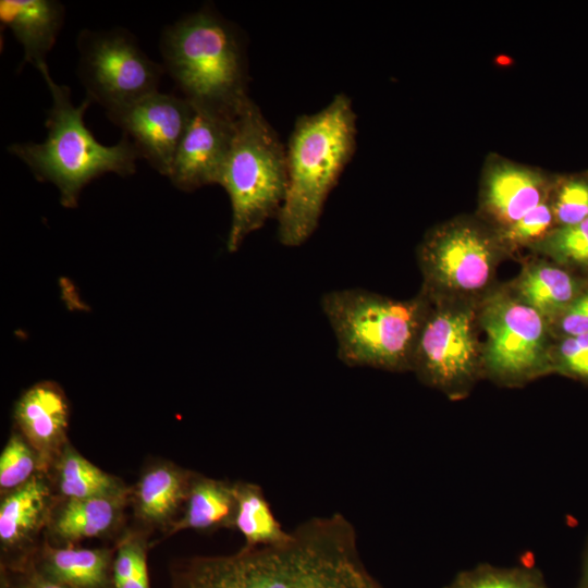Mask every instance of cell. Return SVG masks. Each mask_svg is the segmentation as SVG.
Segmentation results:
<instances>
[{
    "instance_id": "6da1fadb",
    "label": "cell",
    "mask_w": 588,
    "mask_h": 588,
    "mask_svg": "<svg viewBox=\"0 0 588 588\" xmlns=\"http://www.w3.org/2000/svg\"><path fill=\"white\" fill-rule=\"evenodd\" d=\"M171 588H383L364 564L354 525L315 516L280 543L197 555L171 569Z\"/></svg>"
},
{
    "instance_id": "7a4b0ae2",
    "label": "cell",
    "mask_w": 588,
    "mask_h": 588,
    "mask_svg": "<svg viewBox=\"0 0 588 588\" xmlns=\"http://www.w3.org/2000/svg\"><path fill=\"white\" fill-rule=\"evenodd\" d=\"M160 53L166 73L193 106L235 119L249 99L241 30L212 7L168 25Z\"/></svg>"
},
{
    "instance_id": "3957f363",
    "label": "cell",
    "mask_w": 588,
    "mask_h": 588,
    "mask_svg": "<svg viewBox=\"0 0 588 588\" xmlns=\"http://www.w3.org/2000/svg\"><path fill=\"white\" fill-rule=\"evenodd\" d=\"M356 134V113L345 94L296 119L286 149L287 189L277 217L283 245L299 246L315 232L328 195L355 154Z\"/></svg>"
},
{
    "instance_id": "277c9868",
    "label": "cell",
    "mask_w": 588,
    "mask_h": 588,
    "mask_svg": "<svg viewBox=\"0 0 588 588\" xmlns=\"http://www.w3.org/2000/svg\"><path fill=\"white\" fill-rule=\"evenodd\" d=\"M52 97L42 143H14L8 151L22 160L39 182L52 183L60 193L61 205L74 208L82 189L105 173L127 176L136 171L140 158L132 140L123 134L113 146L98 143L84 123V113L91 101L85 98L72 105L70 88L57 84L48 65L39 70Z\"/></svg>"
},
{
    "instance_id": "5b68a950",
    "label": "cell",
    "mask_w": 588,
    "mask_h": 588,
    "mask_svg": "<svg viewBox=\"0 0 588 588\" xmlns=\"http://www.w3.org/2000/svg\"><path fill=\"white\" fill-rule=\"evenodd\" d=\"M421 290L395 299L360 289L326 293L320 301L336 339L339 359L351 367L412 371L417 340L431 307Z\"/></svg>"
},
{
    "instance_id": "8992f818",
    "label": "cell",
    "mask_w": 588,
    "mask_h": 588,
    "mask_svg": "<svg viewBox=\"0 0 588 588\" xmlns=\"http://www.w3.org/2000/svg\"><path fill=\"white\" fill-rule=\"evenodd\" d=\"M228 193L230 253L265 222L278 217L287 189L286 149L249 98L234 120V135L220 184Z\"/></svg>"
},
{
    "instance_id": "52a82bcc",
    "label": "cell",
    "mask_w": 588,
    "mask_h": 588,
    "mask_svg": "<svg viewBox=\"0 0 588 588\" xmlns=\"http://www.w3.org/2000/svg\"><path fill=\"white\" fill-rule=\"evenodd\" d=\"M510 258L498 232L478 216H458L427 231L417 247L420 290L432 302L480 304Z\"/></svg>"
},
{
    "instance_id": "ba28073f",
    "label": "cell",
    "mask_w": 588,
    "mask_h": 588,
    "mask_svg": "<svg viewBox=\"0 0 588 588\" xmlns=\"http://www.w3.org/2000/svg\"><path fill=\"white\" fill-rule=\"evenodd\" d=\"M483 377L503 388H522L551 375L550 323L499 283L478 307Z\"/></svg>"
},
{
    "instance_id": "9c48e42d",
    "label": "cell",
    "mask_w": 588,
    "mask_h": 588,
    "mask_svg": "<svg viewBox=\"0 0 588 588\" xmlns=\"http://www.w3.org/2000/svg\"><path fill=\"white\" fill-rule=\"evenodd\" d=\"M478 307L432 302L417 340L412 372L451 401L466 399L485 379Z\"/></svg>"
},
{
    "instance_id": "30bf717a",
    "label": "cell",
    "mask_w": 588,
    "mask_h": 588,
    "mask_svg": "<svg viewBox=\"0 0 588 588\" xmlns=\"http://www.w3.org/2000/svg\"><path fill=\"white\" fill-rule=\"evenodd\" d=\"M77 75L86 98L106 111L158 91L166 70L140 48L125 28L82 29L76 39Z\"/></svg>"
},
{
    "instance_id": "8fae6325",
    "label": "cell",
    "mask_w": 588,
    "mask_h": 588,
    "mask_svg": "<svg viewBox=\"0 0 588 588\" xmlns=\"http://www.w3.org/2000/svg\"><path fill=\"white\" fill-rule=\"evenodd\" d=\"M192 114L187 99L159 90L107 111L108 119L132 140L140 158L167 177Z\"/></svg>"
},
{
    "instance_id": "7c38bea8",
    "label": "cell",
    "mask_w": 588,
    "mask_h": 588,
    "mask_svg": "<svg viewBox=\"0 0 588 588\" xmlns=\"http://www.w3.org/2000/svg\"><path fill=\"white\" fill-rule=\"evenodd\" d=\"M234 120L193 106L168 175L174 187L192 192L220 184L234 135Z\"/></svg>"
},
{
    "instance_id": "4fadbf2b",
    "label": "cell",
    "mask_w": 588,
    "mask_h": 588,
    "mask_svg": "<svg viewBox=\"0 0 588 588\" xmlns=\"http://www.w3.org/2000/svg\"><path fill=\"white\" fill-rule=\"evenodd\" d=\"M553 183L540 170L500 159L483 172L478 217L501 231L548 200Z\"/></svg>"
},
{
    "instance_id": "5bb4252c",
    "label": "cell",
    "mask_w": 588,
    "mask_h": 588,
    "mask_svg": "<svg viewBox=\"0 0 588 588\" xmlns=\"http://www.w3.org/2000/svg\"><path fill=\"white\" fill-rule=\"evenodd\" d=\"M13 418L46 470L69 443V403L63 390L52 381L34 384L16 401Z\"/></svg>"
},
{
    "instance_id": "9a60e30c",
    "label": "cell",
    "mask_w": 588,
    "mask_h": 588,
    "mask_svg": "<svg viewBox=\"0 0 588 588\" xmlns=\"http://www.w3.org/2000/svg\"><path fill=\"white\" fill-rule=\"evenodd\" d=\"M588 284V278L548 258L537 256L523 261L519 273L505 285L549 323L553 322Z\"/></svg>"
},
{
    "instance_id": "2e32d148",
    "label": "cell",
    "mask_w": 588,
    "mask_h": 588,
    "mask_svg": "<svg viewBox=\"0 0 588 588\" xmlns=\"http://www.w3.org/2000/svg\"><path fill=\"white\" fill-rule=\"evenodd\" d=\"M65 7L57 0H1L0 22L10 28L24 52L21 66L30 63L38 71L47 65L64 23Z\"/></svg>"
},
{
    "instance_id": "e0dca14e",
    "label": "cell",
    "mask_w": 588,
    "mask_h": 588,
    "mask_svg": "<svg viewBox=\"0 0 588 588\" xmlns=\"http://www.w3.org/2000/svg\"><path fill=\"white\" fill-rule=\"evenodd\" d=\"M193 475L169 462L145 468L132 494L136 517L148 526L168 530L182 512Z\"/></svg>"
},
{
    "instance_id": "ac0fdd59",
    "label": "cell",
    "mask_w": 588,
    "mask_h": 588,
    "mask_svg": "<svg viewBox=\"0 0 588 588\" xmlns=\"http://www.w3.org/2000/svg\"><path fill=\"white\" fill-rule=\"evenodd\" d=\"M52 512V492L40 474L4 494L0 505V542L4 549L28 543Z\"/></svg>"
},
{
    "instance_id": "d6986e66",
    "label": "cell",
    "mask_w": 588,
    "mask_h": 588,
    "mask_svg": "<svg viewBox=\"0 0 588 588\" xmlns=\"http://www.w3.org/2000/svg\"><path fill=\"white\" fill-rule=\"evenodd\" d=\"M128 492L86 499H64L52 509L50 534L64 544H72L109 532L119 523Z\"/></svg>"
},
{
    "instance_id": "ffe728a7",
    "label": "cell",
    "mask_w": 588,
    "mask_h": 588,
    "mask_svg": "<svg viewBox=\"0 0 588 588\" xmlns=\"http://www.w3.org/2000/svg\"><path fill=\"white\" fill-rule=\"evenodd\" d=\"M181 513L168 529L169 534L185 529L207 532L234 528L236 514L234 482L194 473Z\"/></svg>"
},
{
    "instance_id": "44dd1931",
    "label": "cell",
    "mask_w": 588,
    "mask_h": 588,
    "mask_svg": "<svg viewBox=\"0 0 588 588\" xmlns=\"http://www.w3.org/2000/svg\"><path fill=\"white\" fill-rule=\"evenodd\" d=\"M113 556L108 549L46 544L39 567H35L47 578L73 588H107L111 585Z\"/></svg>"
},
{
    "instance_id": "7402d4cb",
    "label": "cell",
    "mask_w": 588,
    "mask_h": 588,
    "mask_svg": "<svg viewBox=\"0 0 588 588\" xmlns=\"http://www.w3.org/2000/svg\"><path fill=\"white\" fill-rule=\"evenodd\" d=\"M56 488L64 499H86L128 492L114 476L95 466L69 443L52 463Z\"/></svg>"
},
{
    "instance_id": "603a6c76",
    "label": "cell",
    "mask_w": 588,
    "mask_h": 588,
    "mask_svg": "<svg viewBox=\"0 0 588 588\" xmlns=\"http://www.w3.org/2000/svg\"><path fill=\"white\" fill-rule=\"evenodd\" d=\"M236 514L234 528L247 548L271 546L285 541L290 531L282 528L261 487L247 481H235Z\"/></svg>"
},
{
    "instance_id": "cb8c5ba5",
    "label": "cell",
    "mask_w": 588,
    "mask_h": 588,
    "mask_svg": "<svg viewBox=\"0 0 588 588\" xmlns=\"http://www.w3.org/2000/svg\"><path fill=\"white\" fill-rule=\"evenodd\" d=\"M529 250L588 278V218L573 225L556 226Z\"/></svg>"
},
{
    "instance_id": "d4e9b609",
    "label": "cell",
    "mask_w": 588,
    "mask_h": 588,
    "mask_svg": "<svg viewBox=\"0 0 588 588\" xmlns=\"http://www.w3.org/2000/svg\"><path fill=\"white\" fill-rule=\"evenodd\" d=\"M443 588H549L538 569L479 564L460 572Z\"/></svg>"
},
{
    "instance_id": "484cf974",
    "label": "cell",
    "mask_w": 588,
    "mask_h": 588,
    "mask_svg": "<svg viewBox=\"0 0 588 588\" xmlns=\"http://www.w3.org/2000/svg\"><path fill=\"white\" fill-rule=\"evenodd\" d=\"M113 588H150L146 540L139 535L125 536L118 546L111 569Z\"/></svg>"
},
{
    "instance_id": "4316f807",
    "label": "cell",
    "mask_w": 588,
    "mask_h": 588,
    "mask_svg": "<svg viewBox=\"0 0 588 588\" xmlns=\"http://www.w3.org/2000/svg\"><path fill=\"white\" fill-rule=\"evenodd\" d=\"M41 471L35 450L20 433H12L0 455L1 493L17 489Z\"/></svg>"
},
{
    "instance_id": "83f0119b",
    "label": "cell",
    "mask_w": 588,
    "mask_h": 588,
    "mask_svg": "<svg viewBox=\"0 0 588 588\" xmlns=\"http://www.w3.org/2000/svg\"><path fill=\"white\" fill-rule=\"evenodd\" d=\"M556 228L550 200H546L510 226L497 231L510 258L523 248L530 249Z\"/></svg>"
},
{
    "instance_id": "f1b7e54d",
    "label": "cell",
    "mask_w": 588,
    "mask_h": 588,
    "mask_svg": "<svg viewBox=\"0 0 588 588\" xmlns=\"http://www.w3.org/2000/svg\"><path fill=\"white\" fill-rule=\"evenodd\" d=\"M549 200L556 226L579 223L588 218V181L569 179L553 183Z\"/></svg>"
},
{
    "instance_id": "f546056e",
    "label": "cell",
    "mask_w": 588,
    "mask_h": 588,
    "mask_svg": "<svg viewBox=\"0 0 588 588\" xmlns=\"http://www.w3.org/2000/svg\"><path fill=\"white\" fill-rule=\"evenodd\" d=\"M550 362L552 373L588 383V333L554 339Z\"/></svg>"
},
{
    "instance_id": "4dcf8cb0",
    "label": "cell",
    "mask_w": 588,
    "mask_h": 588,
    "mask_svg": "<svg viewBox=\"0 0 588 588\" xmlns=\"http://www.w3.org/2000/svg\"><path fill=\"white\" fill-rule=\"evenodd\" d=\"M550 328L554 339L588 333V284L565 310L550 323Z\"/></svg>"
},
{
    "instance_id": "1f68e13d",
    "label": "cell",
    "mask_w": 588,
    "mask_h": 588,
    "mask_svg": "<svg viewBox=\"0 0 588 588\" xmlns=\"http://www.w3.org/2000/svg\"><path fill=\"white\" fill-rule=\"evenodd\" d=\"M17 588H73L51 580L37 571L35 566H28L23 572L21 585Z\"/></svg>"
},
{
    "instance_id": "d6a6232c",
    "label": "cell",
    "mask_w": 588,
    "mask_h": 588,
    "mask_svg": "<svg viewBox=\"0 0 588 588\" xmlns=\"http://www.w3.org/2000/svg\"><path fill=\"white\" fill-rule=\"evenodd\" d=\"M577 588H588V543L584 554L583 567Z\"/></svg>"
},
{
    "instance_id": "836d02e7",
    "label": "cell",
    "mask_w": 588,
    "mask_h": 588,
    "mask_svg": "<svg viewBox=\"0 0 588 588\" xmlns=\"http://www.w3.org/2000/svg\"><path fill=\"white\" fill-rule=\"evenodd\" d=\"M1 588H14L13 586H11L7 579L5 576H2V579H1Z\"/></svg>"
}]
</instances>
